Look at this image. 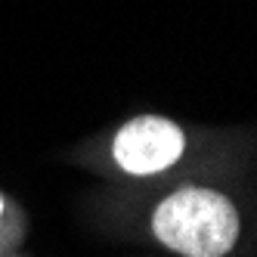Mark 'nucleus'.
I'll use <instances>...</instances> for the list:
<instances>
[{
	"label": "nucleus",
	"instance_id": "f03ea898",
	"mask_svg": "<svg viewBox=\"0 0 257 257\" xmlns=\"http://www.w3.org/2000/svg\"><path fill=\"white\" fill-rule=\"evenodd\" d=\"M183 155V131L158 115H143L124 124L115 137V161L127 174L164 171Z\"/></svg>",
	"mask_w": 257,
	"mask_h": 257
},
{
	"label": "nucleus",
	"instance_id": "7ed1b4c3",
	"mask_svg": "<svg viewBox=\"0 0 257 257\" xmlns=\"http://www.w3.org/2000/svg\"><path fill=\"white\" fill-rule=\"evenodd\" d=\"M0 211H4V201H0Z\"/></svg>",
	"mask_w": 257,
	"mask_h": 257
},
{
	"label": "nucleus",
	"instance_id": "f257e3e1",
	"mask_svg": "<svg viewBox=\"0 0 257 257\" xmlns=\"http://www.w3.org/2000/svg\"><path fill=\"white\" fill-rule=\"evenodd\" d=\"M152 229L177 254L223 257L238 238V214L226 195L201 186H186L158 205Z\"/></svg>",
	"mask_w": 257,
	"mask_h": 257
}]
</instances>
